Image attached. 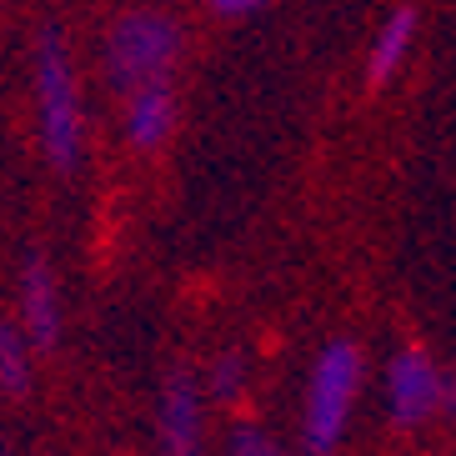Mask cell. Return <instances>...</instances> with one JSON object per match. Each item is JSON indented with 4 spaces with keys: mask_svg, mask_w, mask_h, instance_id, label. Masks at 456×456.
I'll return each instance as SVG.
<instances>
[{
    "mask_svg": "<svg viewBox=\"0 0 456 456\" xmlns=\"http://www.w3.org/2000/svg\"><path fill=\"white\" fill-rule=\"evenodd\" d=\"M231 456H286V446L261 427H236L231 431Z\"/></svg>",
    "mask_w": 456,
    "mask_h": 456,
    "instance_id": "10",
    "label": "cell"
},
{
    "mask_svg": "<svg viewBox=\"0 0 456 456\" xmlns=\"http://www.w3.org/2000/svg\"><path fill=\"white\" fill-rule=\"evenodd\" d=\"M171 126H175L171 86L156 81V86L131 91V101H126V135H131L135 151H161L166 141H171Z\"/></svg>",
    "mask_w": 456,
    "mask_h": 456,
    "instance_id": "6",
    "label": "cell"
},
{
    "mask_svg": "<svg viewBox=\"0 0 456 456\" xmlns=\"http://www.w3.org/2000/svg\"><path fill=\"white\" fill-rule=\"evenodd\" d=\"M175 55H181V30L171 15L156 11H131L106 30V76L116 91H141L171 76Z\"/></svg>",
    "mask_w": 456,
    "mask_h": 456,
    "instance_id": "2",
    "label": "cell"
},
{
    "mask_svg": "<svg viewBox=\"0 0 456 456\" xmlns=\"http://www.w3.org/2000/svg\"><path fill=\"white\" fill-rule=\"evenodd\" d=\"M246 387V362L241 356H221L211 371V391H216V402H236V391Z\"/></svg>",
    "mask_w": 456,
    "mask_h": 456,
    "instance_id": "11",
    "label": "cell"
},
{
    "mask_svg": "<svg viewBox=\"0 0 456 456\" xmlns=\"http://www.w3.org/2000/svg\"><path fill=\"white\" fill-rule=\"evenodd\" d=\"M211 5H216L221 15H251L256 5H266V0H211Z\"/></svg>",
    "mask_w": 456,
    "mask_h": 456,
    "instance_id": "12",
    "label": "cell"
},
{
    "mask_svg": "<svg viewBox=\"0 0 456 456\" xmlns=\"http://www.w3.org/2000/svg\"><path fill=\"white\" fill-rule=\"evenodd\" d=\"M26 381H30L26 341H20L11 326H0V387L5 391H26Z\"/></svg>",
    "mask_w": 456,
    "mask_h": 456,
    "instance_id": "9",
    "label": "cell"
},
{
    "mask_svg": "<svg viewBox=\"0 0 456 456\" xmlns=\"http://www.w3.org/2000/svg\"><path fill=\"white\" fill-rule=\"evenodd\" d=\"M36 116H41V146L51 156V166L70 171L81 161L86 126H81V91H76L61 36H41V51H36Z\"/></svg>",
    "mask_w": 456,
    "mask_h": 456,
    "instance_id": "1",
    "label": "cell"
},
{
    "mask_svg": "<svg viewBox=\"0 0 456 456\" xmlns=\"http://www.w3.org/2000/svg\"><path fill=\"white\" fill-rule=\"evenodd\" d=\"M0 456H5V446H0Z\"/></svg>",
    "mask_w": 456,
    "mask_h": 456,
    "instance_id": "13",
    "label": "cell"
},
{
    "mask_svg": "<svg viewBox=\"0 0 456 456\" xmlns=\"http://www.w3.org/2000/svg\"><path fill=\"white\" fill-rule=\"evenodd\" d=\"M411 41H416V11L402 5V11H391V20L376 30V41H371V55H366L371 86H387L391 76L402 70V61L411 55Z\"/></svg>",
    "mask_w": 456,
    "mask_h": 456,
    "instance_id": "8",
    "label": "cell"
},
{
    "mask_svg": "<svg viewBox=\"0 0 456 456\" xmlns=\"http://www.w3.org/2000/svg\"><path fill=\"white\" fill-rule=\"evenodd\" d=\"M20 311H26V331L36 346H55L61 336V301H55V276L41 256L26 261V276H20Z\"/></svg>",
    "mask_w": 456,
    "mask_h": 456,
    "instance_id": "7",
    "label": "cell"
},
{
    "mask_svg": "<svg viewBox=\"0 0 456 456\" xmlns=\"http://www.w3.org/2000/svg\"><path fill=\"white\" fill-rule=\"evenodd\" d=\"M362 387V351L351 341H331L311 366V387H306V416H301V436H306L311 456H331L341 431H346L351 402Z\"/></svg>",
    "mask_w": 456,
    "mask_h": 456,
    "instance_id": "3",
    "label": "cell"
},
{
    "mask_svg": "<svg viewBox=\"0 0 456 456\" xmlns=\"http://www.w3.org/2000/svg\"><path fill=\"white\" fill-rule=\"evenodd\" d=\"M161 456H201V391L186 371L161 391Z\"/></svg>",
    "mask_w": 456,
    "mask_h": 456,
    "instance_id": "5",
    "label": "cell"
},
{
    "mask_svg": "<svg viewBox=\"0 0 456 456\" xmlns=\"http://www.w3.org/2000/svg\"><path fill=\"white\" fill-rule=\"evenodd\" d=\"M387 402H391V421L396 427H416V421L436 416L442 406H456V387L421 351H402L387 376Z\"/></svg>",
    "mask_w": 456,
    "mask_h": 456,
    "instance_id": "4",
    "label": "cell"
}]
</instances>
